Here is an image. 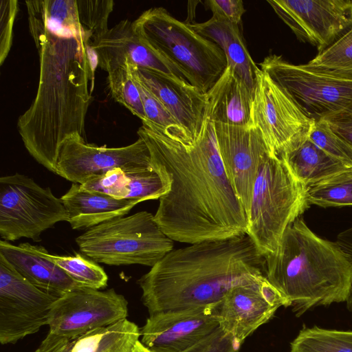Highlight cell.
I'll list each match as a JSON object with an SVG mask.
<instances>
[{"label":"cell","instance_id":"obj_1","mask_svg":"<svg viewBox=\"0 0 352 352\" xmlns=\"http://www.w3.org/2000/svg\"><path fill=\"white\" fill-rule=\"evenodd\" d=\"M29 29L40 63L38 87L17 128L30 155L56 174L60 146L69 136H85L97 56L80 23L76 1L28 7Z\"/></svg>","mask_w":352,"mask_h":352},{"label":"cell","instance_id":"obj_2","mask_svg":"<svg viewBox=\"0 0 352 352\" xmlns=\"http://www.w3.org/2000/svg\"><path fill=\"white\" fill-rule=\"evenodd\" d=\"M142 122L139 138L171 180L154 214L162 231L188 244L246 234L248 216L226 171L214 122L206 112L199 134L189 142L172 139Z\"/></svg>","mask_w":352,"mask_h":352},{"label":"cell","instance_id":"obj_3","mask_svg":"<svg viewBox=\"0 0 352 352\" xmlns=\"http://www.w3.org/2000/svg\"><path fill=\"white\" fill-rule=\"evenodd\" d=\"M264 257L247 234L173 250L138 280L149 315L215 307L232 287L264 275Z\"/></svg>","mask_w":352,"mask_h":352},{"label":"cell","instance_id":"obj_4","mask_svg":"<svg viewBox=\"0 0 352 352\" xmlns=\"http://www.w3.org/2000/svg\"><path fill=\"white\" fill-rule=\"evenodd\" d=\"M264 275L300 316L318 306L346 302L352 286V261L337 242L324 239L298 217L276 250L264 256Z\"/></svg>","mask_w":352,"mask_h":352},{"label":"cell","instance_id":"obj_5","mask_svg":"<svg viewBox=\"0 0 352 352\" xmlns=\"http://www.w3.org/2000/svg\"><path fill=\"white\" fill-rule=\"evenodd\" d=\"M132 24L148 46L179 68L189 83L203 94H207L228 66L220 47L162 7L145 10Z\"/></svg>","mask_w":352,"mask_h":352},{"label":"cell","instance_id":"obj_6","mask_svg":"<svg viewBox=\"0 0 352 352\" xmlns=\"http://www.w3.org/2000/svg\"><path fill=\"white\" fill-rule=\"evenodd\" d=\"M309 206L306 188L278 156L268 153L254 184L246 234L264 257L276 250L286 228Z\"/></svg>","mask_w":352,"mask_h":352},{"label":"cell","instance_id":"obj_7","mask_svg":"<svg viewBox=\"0 0 352 352\" xmlns=\"http://www.w3.org/2000/svg\"><path fill=\"white\" fill-rule=\"evenodd\" d=\"M76 242L92 261L115 266L139 264L152 267L174 247V241L147 211L101 223L78 236Z\"/></svg>","mask_w":352,"mask_h":352},{"label":"cell","instance_id":"obj_8","mask_svg":"<svg viewBox=\"0 0 352 352\" xmlns=\"http://www.w3.org/2000/svg\"><path fill=\"white\" fill-rule=\"evenodd\" d=\"M60 198L50 188L18 173L0 178V236L14 241L21 238L41 241V234L60 221H67Z\"/></svg>","mask_w":352,"mask_h":352},{"label":"cell","instance_id":"obj_9","mask_svg":"<svg viewBox=\"0 0 352 352\" xmlns=\"http://www.w3.org/2000/svg\"><path fill=\"white\" fill-rule=\"evenodd\" d=\"M259 65L314 121H327L352 113V80L307 69L276 54L267 56Z\"/></svg>","mask_w":352,"mask_h":352},{"label":"cell","instance_id":"obj_10","mask_svg":"<svg viewBox=\"0 0 352 352\" xmlns=\"http://www.w3.org/2000/svg\"><path fill=\"white\" fill-rule=\"evenodd\" d=\"M314 123L282 87L257 69L252 125L260 130L272 154L278 156L307 140Z\"/></svg>","mask_w":352,"mask_h":352},{"label":"cell","instance_id":"obj_11","mask_svg":"<svg viewBox=\"0 0 352 352\" xmlns=\"http://www.w3.org/2000/svg\"><path fill=\"white\" fill-rule=\"evenodd\" d=\"M58 298L30 283L0 254V343L15 344L47 325Z\"/></svg>","mask_w":352,"mask_h":352},{"label":"cell","instance_id":"obj_12","mask_svg":"<svg viewBox=\"0 0 352 352\" xmlns=\"http://www.w3.org/2000/svg\"><path fill=\"white\" fill-rule=\"evenodd\" d=\"M128 316V302L113 289L82 287L58 297L52 305L49 332L72 340L93 329L115 324Z\"/></svg>","mask_w":352,"mask_h":352},{"label":"cell","instance_id":"obj_13","mask_svg":"<svg viewBox=\"0 0 352 352\" xmlns=\"http://www.w3.org/2000/svg\"><path fill=\"white\" fill-rule=\"evenodd\" d=\"M152 166L148 148L140 138L127 146L108 148L87 143L84 137L74 134L60 146L56 174L73 183L82 184L91 177L113 169L120 168L129 173Z\"/></svg>","mask_w":352,"mask_h":352},{"label":"cell","instance_id":"obj_14","mask_svg":"<svg viewBox=\"0 0 352 352\" xmlns=\"http://www.w3.org/2000/svg\"><path fill=\"white\" fill-rule=\"evenodd\" d=\"M282 306L291 304L263 276L229 289L214 307V314L219 328L240 346Z\"/></svg>","mask_w":352,"mask_h":352},{"label":"cell","instance_id":"obj_15","mask_svg":"<svg viewBox=\"0 0 352 352\" xmlns=\"http://www.w3.org/2000/svg\"><path fill=\"white\" fill-rule=\"evenodd\" d=\"M301 42L324 50L352 28L351 0H268Z\"/></svg>","mask_w":352,"mask_h":352},{"label":"cell","instance_id":"obj_16","mask_svg":"<svg viewBox=\"0 0 352 352\" xmlns=\"http://www.w3.org/2000/svg\"><path fill=\"white\" fill-rule=\"evenodd\" d=\"M214 129L226 171L248 214L259 166L271 152L261 132L254 126L214 123Z\"/></svg>","mask_w":352,"mask_h":352},{"label":"cell","instance_id":"obj_17","mask_svg":"<svg viewBox=\"0 0 352 352\" xmlns=\"http://www.w3.org/2000/svg\"><path fill=\"white\" fill-rule=\"evenodd\" d=\"M219 328L214 307L162 311L149 315L141 342L152 352H184Z\"/></svg>","mask_w":352,"mask_h":352},{"label":"cell","instance_id":"obj_18","mask_svg":"<svg viewBox=\"0 0 352 352\" xmlns=\"http://www.w3.org/2000/svg\"><path fill=\"white\" fill-rule=\"evenodd\" d=\"M98 66L107 73L127 64L165 76L179 83L190 85L183 72L148 46L125 19L109 28L92 44Z\"/></svg>","mask_w":352,"mask_h":352},{"label":"cell","instance_id":"obj_19","mask_svg":"<svg viewBox=\"0 0 352 352\" xmlns=\"http://www.w3.org/2000/svg\"><path fill=\"white\" fill-rule=\"evenodd\" d=\"M125 67L163 104L190 138L196 139L205 119L206 94L191 85L179 83L160 74L130 64Z\"/></svg>","mask_w":352,"mask_h":352},{"label":"cell","instance_id":"obj_20","mask_svg":"<svg viewBox=\"0 0 352 352\" xmlns=\"http://www.w3.org/2000/svg\"><path fill=\"white\" fill-rule=\"evenodd\" d=\"M0 254L30 283L57 297L85 287L71 278L53 261L45 258L40 250V245L29 243L15 245L1 239Z\"/></svg>","mask_w":352,"mask_h":352},{"label":"cell","instance_id":"obj_21","mask_svg":"<svg viewBox=\"0 0 352 352\" xmlns=\"http://www.w3.org/2000/svg\"><path fill=\"white\" fill-rule=\"evenodd\" d=\"M206 96V113L214 123L252 125L253 91L230 67L227 66Z\"/></svg>","mask_w":352,"mask_h":352},{"label":"cell","instance_id":"obj_22","mask_svg":"<svg viewBox=\"0 0 352 352\" xmlns=\"http://www.w3.org/2000/svg\"><path fill=\"white\" fill-rule=\"evenodd\" d=\"M67 212V222L73 230H88L104 221L125 216L139 202L116 199L83 189L73 183L60 197Z\"/></svg>","mask_w":352,"mask_h":352},{"label":"cell","instance_id":"obj_23","mask_svg":"<svg viewBox=\"0 0 352 352\" xmlns=\"http://www.w3.org/2000/svg\"><path fill=\"white\" fill-rule=\"evenodd\" d=\"M197 33L215 43L223 51L228 66L254 92L258 67L245 45L239 25L212 16L202 23H188Z\"/></svg>","mask_w":352,"mask_h":352},{"label":"cell","instance_id":"obj_24","mask_svg":"<svg viewBox=\"0 0 352 352\" xmlns=\"http://www.w3.org/2000/svg\"><path fill=\"white\" fill-rule=\"evenodd\" d=\"M278 157L305 188L351 169L330 157L309 138L283 151Z\"/></svg>","mask_w":352,"mask_h":352},{"label":"cell","instance_id":"obj_25","mask_svg":"<svg viewBox=\"0 0 352 352\" xmlns=\"http://www.w3.org/2000/svg\"><path fill=\"white\" fill-rule=\"evenodd\" d=\"M140 336L138 325L126 318L72 340V352H132Z\"/></svg>","mask_w":352,"mask_h":352},{"label":"cell","instance_id":"obj_26","mask_svg":"<svg viewBox=\"0 0 352 352\" xmlns=\"http://www.w3.org/2000/svg\"><path fill=\"white\" fill-rule=\"evenodd\" d=\"M302 65L316 72L352 80V28L333 44Z\"/></svg>","mask_w":352,"mask_h":352},{"label":"cell","instance_id":"obj_27","mask_svg":"<svg viewBox=\"0 0 352 352\" xmlns=\"http://www.w3.org/2000/svg\"><path fill=\"white\" fill-rule=\"evenodd\" d=\"M290 352H352V331L304 328L291 343Z\"/></svg>","mask_w":352,"mask_h":352},{"label":"cell","instance_id":"obj_28","mask_svg":"<svg viewBox=\"0 0 352 352\" xmlns=\"http://www.w3.org/2000/svg\"><path fill=\"white\" fill-rule=\"evenodd\" d=\"M309 205L352 206V168L306 188Z\"/></svg>","mask_w":352,"mask_h":352},{"label":"cell","instance_id":"obj_29","mask_svg":"<svg viewBox=\"0 0 352 352\" xmlns=\"http://www.w3.org/2000/svg\"><path fill=\"white\" fill-rule=\"evenodd\" d=\"M42 254L51 260L65 272L74 280L87 287L97 289L107 286L108 276L96 262L83 257L80 254L74 256H59L50 254L40 246Z\"/></svg>","mask_w":352,"mask_h":352},{"label":"cell","instance_id":"obj_30","mask_svg":"<svg viewBox=\"0 0 352 352\" xmlns=\"http://www.w3.org/2000/svg\"><path fill=\"white\" fill-rule=\"evenodd\" d=\"M107 80L112 98L142 121L146 120L140 92L129 69L118 68L108 73Z\"/></svg>","mask_w":352,"mask_h":352},{"label":"cell","instance_id":"obj_31","mask_svg":"<svg viewBox=\"0 0 352 352\" xmlns=\"http://www.w3.org/2000/svg\"><path fill=\"white\" fill-rule=\"evenodd\" d=\"M309 139L330 157L352 168V145L334 132L327 121L315 122Z\"/></svg>","mask_w":352,"mask_h":352},{"label":"cell","instance_id":"obj_32","mask_svg":"<svg viewBox=\"0 0 352 352\" xmlns=\"http://www.w3.org/2000/svg\"><path fill=\"white\" fill-rule=\"evenodd\" d=\"M80 23L91 37L93 43L108 30V20L113 10L112 0H76Z\"/></svg>","mask_w":352,"mask_h":352},{"label":"cell","instance_id":"obj_33","mask_svg":"<svg viewBox=\"0 0 352 352\" xmlns=\"http://www.w3.org/2000/svg\"><path fill=\"white\" fill-rule=\"evenodd\" d=\"M18 10L16 0H1L0 2V64L2 65L10 50L12 30Z\"/></svg>","mask_w":352,"mask_h":352},{"label":"cell","instance_id":"obj_34","mask_svg":"<svg viewBox=\"0 0 352 352\" xmlns=\"http://www.w3.org/2000/svg\"><path fill=\"white\" fill-rule=\"evenodd\" d=\"M239 346L220 328L184 352H237Z\"/></svg>","mask_w":352,"mask_h":352},{"label":"cell","instance_id":"obj_35","mask_svg":"<svg viewBox=\"0 0 352 352\" xmlns=\"http://www.w3.org/2000/svg\"><path fill=\"white\" fill-rule=\"evenodd\" d=\"M205 3L213 16L236 25H239L245 12L241 0H208Z\"/></svg>","mask_w":352,"mask_h":352},{"label":"cell","instance_id":"obj_36","mask_svg":"<svg viewBox=\"0 0 352 352\" xmlns=\"http://www.w3.org/2000/svg\"><path fill=\"white\" fill-rule=\"evenodd\" d=\"M72 340L48 333L34 352H72Z\"/></svg>","mask_w":352,"mask_h":352},{"label":"cell","instance_id":"obj_37","mask_svg":"<svg viewBox=\"0 0 352 352\" xmlns=\"http://www.w3.org/2000/svg\"><path fill=\"white\" fill-rule=\"evenodd\" d=\"M337 243L352 261V228L340 233Z\"/></svg>","mask_w":352,"mask_h":352},{"label":"cell","instance_id":"obj_38","mask_svg":"<svg viewBox=\"0 0 352 352\" xmlns=\"http://www.w3.org/2000/svg\"><path fill=\"white\" fill-rule=\"evenodd\" d=\"M132 352H152L151 350H149L147 347H146L140 340H139Z\"/></svg>","mask_w":352,"mask_h":352},{"label":"cell","instance_id":"obj_39","mask_svg":"<svg viewBox=\"0 0 352 352\" xmlns=\"http://www.w3.org/2000/svg\"><path fill=\"white\" fill-rule=\"evenodd\" d=\"M350 114H351V115H352V113H350Z\"/></svg>","mask_w":352,"mask_h":352}]
</instances>
